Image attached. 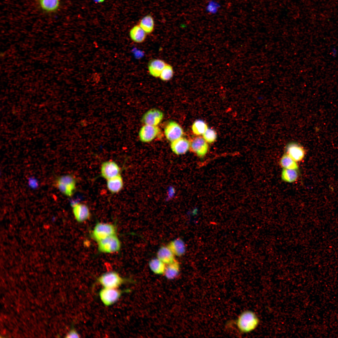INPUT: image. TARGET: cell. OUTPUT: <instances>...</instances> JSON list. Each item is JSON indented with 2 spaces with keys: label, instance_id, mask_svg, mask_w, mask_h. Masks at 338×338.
Segmentation results:
<instances>
[{
  "label": "cell",
  "instance_id": "cell-27",
  "mask_svg": "<svg viewBox=\"0 0 338 338\" xmlns=\"http://www.w3.org/2000/svg\"><path fill=\"white\" fill-rule=\"evenodd\" d=\"M174 74L173 67L171 65L167 63L162 70L159 78L163 81H168L172 78Z\"/></svg>",
  "mask_w": 338,
  "mask_h": 338
},
{
  "label": "cell",
  "instance_id": "cell-31",
  "mask_svg": "<svg viewBox=\"0 0 338 338\" xmlns=\"http://www.w3.org/2000/svg\"><path fill=\"white\" fill-rule=\"evenodd\" d=\"M331 52L333 56H336L337 54V51L336 48H333L331 50Z\"/></svg>",
  "mask_w": 338,
  "mask_h": 338
},
{
  "label": "cell",
  "instance_id": "cell-2",
  "mask_svg": "<svg viewBox=\"0 0 338 338\" xmlns=\"http://www.w3.org/2000/svg\"><path fill=\"white\" fill-rule=\"evenodd\" d=\"M96 281L103 288H117L122 284L131 282V280L123 278L116 272L111 271L103 274L97 279Z\"/></svg>",
  "mask_w": 338,
  "mask_h": 338
},
{
  "label": "cell",
  "instance_id": "cell-20",
  "mask_svg": "<svg viewBox=\"0 0 338 338\" xmlns=\"http://www.w3.org/2000/svg\"><path fill=\"white\" fill-rule=\"evenodd\" d=\"M167 246L175 256H180L185 252V244L181 238H177L171 241Z\"/></svg>",
  "mask_w": 338,
  "mask_h": 338
},
{
  "label": "cell",
  "instance_id": "cell-28",
  "mask_svg": "<svg viewBox=\"0 0 338 338\" xmlns=\"http://www.w3.org/2000/svg\"><path fill=\"white\" fill-rule=\"evenodd\" d=\"M203 137L207 142L211 143L214 142L216 140L217 138V134L213 130L208 128L203 134Z\"/></svg>",
  "mask_w": 338,
  "mask_h": 338
},
{
  "label": "cell",
  "instance_id": "cell-29",
  "mask_svg": "<svg viewBox=\"0 0 338 338\" xmlns=\"http://www.w3.org/2000/svg\"><path fill=\"white\" fill-rule=\"evenodd\" d=\"M66 338H79V335L75 329L72 327L66 335Z\"/></svg>",
  "mask_w": 338,
  "mask_h": 338
},
{
  "label": "cell",
  "instance_id": "cell-22",
  "mask_svg": "<svg viewBox=\"0 0 338 338\" xmlns=\"http://www.w3.org/2000/svg\"><path fill=\"white\" fill-rule=\"evenodd\" d=\"M166 265L158 258L152 259L149 263L151 270L155 274L159 275L164 274Z\"/></svg>",
  "mask_w": 338,
  "mask_h": 338
},
{
  "label": "cell",
  "instance_id": "cell-1",
  "mask_svg": "<svg viewBox=\"0 0 338 338\" xmlns=\"http://www.w3.org/2000/svg\"><path fill=\"white\" fill-rule=\"evenodd\" d=\"M260 319L256 313L251 310L242 312L236 321V326L241 333H248L254 330L259 326Z\"/></svg>",
  "mask_w": 338,
  "mask_h": 338
},
{
  "label": "cell",
  "instance_id": "cell-12",
  "mask_svg": "<svg viewBox=\"0 0 338 338\" xmlns=\"http://www.w3.org/2000/svg\"><path fill=\"white\" fill-rule=\"evenodd\" d=\"M286 154L296 162L302 161L305 155L304 148L295 143L289 144L286 147Z\"/></svg>",
  "mask_w": 338,
  "mask_h": 338
},
{
  "label": "cell",
  "instance_id": "cell-11",
  "mask_svg": "<svg viewBox=\"0 0 338 338\" xmlns=\"http://www.w3.org/2000/svg\"><path fill=\"white\" fill-rule=\"evenodd\" d=\"M164 133L166 138L172 141L182 137L183 131L181 127L177 123L171 121L166 126Z\"/></svg>",
  "mask_w": 338,
  "mask_h": 338
},
{
  "label": "cell",
  "instance_id": "cell-32",
  "mask_svg": "<svg viewBox=\"0 0 338 338\" xmlns=\"http://www.w3.org/2000/svg\"><path fill=\"white\" fill-rule=\"evenodd\" d=\"M95 3H101L103 2L105 0H93Z\"/></svg>",
  "mask_w": 338,
  "mask_h": 338
},
{
  "label": "cell",
  "instance_id": "cell-19",
  "mask_svg": "<svg viewBox=\"0 0 338 338\" xmlns=\"http://www.w3.org/2000/svg\"><path fill=\"white\" fill-rule=\"evenodd\" d=\"M180 265L178 262L175 260L173 262L166 264L164 274L165 277L169 280H172L178 275Z\"/></svg>",
  "mask_w": 338,
  "mask_h": 338
},
{
  "label": "cell",
  "instance_id": "cell-9",
  "mask_svg": "<svg viewBox=\"0 0 338 338\" xmlns=\"http://www.w3.org/2000/svg\"><path fill=\"white\" fill-rule=\"evenodd\" d=\"M163 115V112L160 110L152 109L143 115L141 121L145 125L156 126L162 120Z\"/></svg>",
  "mask_w": 338,
  "mask_h": 338
},
{
  "label": "cell",
  "instance_id": "cell-5",
  "mask_svg": "<svg viewBox=\"0 0 338 338\" xmlns=\"http://www.w3.org/2000/svg\"><path fill=\"white\" fill-rule=\"evenodd\" d=\"M99 251L105 253H113L118 252L121 243L116 234L112 235L97 242Z\"/></svg>",
  "mask_w": 338,
  "mask_h": 338
},
{
  "label": "cell",
  "instance_id": "cell-3",
  "mask_svg": "<svg viewBox=\"0 0 338 338\" xmlns=\"http://www.w3.org/2000/svg\"><path fill=\"white\" fill-rule=\"evenodd\" d=\"M54 185L63 194L70 197L75 190L76 181L73 176L67 175L56 178Z\"/></svg>",
  "mask_w": 338,
  "mask_h": 338
},
{
  "label": "cell",
  "instance_id": "cell-17",
  "mask_svg": "<svg viewBox=\"0 0 338 338\" xmlns=\"http://www.w3.org/2000/svg\"><path fill=\"white\" fill-rule=\"evenodd\" d=\"M130 36L131 39L137 43L143 42L146 39V33L138 25L134 26L130 30Z\"/></svg>",
  "mask_w": 338,
  "mask_h": 338
},
{
  "label": "cell",
  "instance_id": "cell-14",
  "mask_svg": "<svg viewBox=\"0 0 338 338\" xmlns=\"http://www.w3.org/2000/svg\"><path fill=\"white\" fill-rule=\"evenodd\" d=\"M166 64L164 61L160 59H155L151 60L148 64V69L149 74L154 77H159L162 70Z\"/></svg>",
  "mask_w": 338,
  "mask_h": 338
},
{
  "label": "cell",
  "instance_id": "cell-24",
  "mask_svg": "<svg viewBox=\"0 0 338 338\" xmlns=\"http://www.w3.org/2000/svg\"><path fill=\"white\" fill-rule=\"evenodd\" d=\"M280 165L283 169L298 170V166L297 162L294 160L288 155H284L279 161Z\"/></svg>",
  "mask_w": 338,
  "mask_h": 338
},
{
  "label": "cell",
  "instance_id": "cell-16",
  "mask_svg": "<svg viewBox=\"0 0 338 338\" xmlns=\"http://www.w3.org/2000/svg\"><path fill=\"white\" fill-rule=\"evenodd\" d=\"M175 256L167 246L161 247L157 253V258L166 265L172 263L175 260Z\"/></svg>",
  "mask_w": 338,
  "mask_h": 338
},
{
  "label": "cell",
  "instance_id": "cell-10",
  "mask_svg": "<svg viewBox=\"0 0 338 338\" xmlns=\"http://www.w3.org/2000/svg\"><path fill=\"white\" fill-rule=\"evenodd\" d=\"M160 132V128L156 126L145 125L140 130L139 138L143 142H149L154 139Z\"/></svg>",
  "mask_w": 338,
  "mask_h": 338
},
{
  "label": "cell",
  "instance_id": "cell-21",
  "mask_svg": "<svg viewBox=\"0 0 338 338\" xmlns=\"http://www.w3.org/2000/svg\"><path fill=\"white\" fill-rule=\"evenodd\" d=\"M138 25L147 34H151L154 29V20L150 14H147L142 18L140 21Z\"/></svg>",
  "mask_w": 338,
  "mask_h": 338
},
{
  "label": "cell",
  "instance_id": "cell-25",
  "mask_svg": "<svg viewBox=\"0 0 338 338\" xmlns=\"http://www.w3.org/2000/svg\"><path fill=\"white\" fill-rule=\"evenodd\" d=\"M41 8L47 12L56 10L59 5V0H39Z\"/></svg>",
  "mask_w": 338,
  "mask_h": 338
},
{
  "label": "cell",
  "instance_id": "cell-26",
  "mask_svg": "<svg viewBox=\"0 0 338 338\" xmlns=\"http://www.w3.org/2000/svg\"><path fill=\"white\" fill-rule=\"evenodd\" d=\"M192 129L194 134L199 135H203L208 128L207 124L204 121L197 120L193 123Z\"/></svg>",
  "mask_w": 338,
  "mask_h": 338
},
{
  "label": "cell",
  "instance_id": "cell-8",
  "mask_svg": "<svg viewBox=\"0 0 338 338\" xmlns=\"http://www.w3.org/2000/svg\"><path fill=\"white\" fill-rule=\"evenodd\" d=\"M190 149L198 156L202 157L207 153L208 146L203 137L198 136L193 139L190 142Z\"/></svg>",
  "mask_w": 338,
  "mask_h": 338
},
{
  "label": "cell",
  "instance_id": "cell-30",
  "mask_svg": "<svg viewBox=\"0 0 338 338\" xmlns=\"http://www.w3.org/2000/svg\"><path fill=\"white\" fill-rule=\"evenodd\" d=\"M28 182L30 187L33 188H37L38 186L37 181L33 178H30Z\"/></svg>",
  "mask_w": 338,
  "mask_h": 338
},
{
  "label": "cell",
  "instance_id": "cell-18",
  "mask_svg": "<svg viewBox=\"0 0 338 338\" xmlns=\"http://www.w3.org/2000/svg\"><path fill=\"white\" fill-rule=\"evenodd\" d=\"M123 185V179L120 174L107 180V187L111 193L119 192L122 188Z\"/></svg>",
  "mask_w": 338,
  "mask_h": 338
},
{
  "label": "cell",
  "instance_id": "cell-15",
  "mask_svg": "<svg viewBox=\"0 0 338 338\" xmlns=\"http://www.w3.org/2000/svg\"><path fill=\"white\" fill-rule=\"evenodd\" d=\"M190 142L186 139L181 137L171 141V147L173 152L179 155L186 153L190 149Z\"/></svg>",
  "mask_w": 338,
  "mask_h": 338
},
{
  "label": "cell",
  "instance_id": "cell-23",
  "mask_svg": "<svg viewBox=\"0 0 338 338\" xmlns=\"http://www.w3.org/2000/svg\"><path fill=\"white\" fill-rule=\"evenodd\" d=\"M299 173L298 170L283 169L281 173V178L283 181L289 183L295 182L298 178Z\"/></svg>",
  "mask_w": 338,
  "mask_h": 338
},
{
  "label": "cell",
  "instance_id": "cell-6",
  "mask_svg": "<svg viewBox=\"0 0 338 338\" xmlns=\"http://www.w3.org/2000/svg\"><path fill=\"white\" fill-rule=\"evenodd\" d=\"M130 291L128 289L121 290L117 288H103L100 291L99 295L103 304L109 306L116 302L123 293Z\"/></svg>",
  "mask_w": 338,
  "mask_h": 338
},
{
  "label": "cell",
  "instance_id": "cell-7",
  "mask_svg": "<svg viewBox=\"0 0 338 338\" xmlns=\"http://www.w3.org/2000/svg\"><path fill=\"white\" fill-rule=\"evenodd\" d=\"M120 170L116 162L113 161H107L103 162L101 165V175L107 180L120 174Z\"/></svg>",
  "mask_w": 338,
  "mask_h": 338
},
{
  "label": "cell",
  "instance_id": "cell-4",
  "mask_svg": "<svg viewBox=\"0 0 338 338\" xmlns=\"http://www.w3.org/2000/svg\"><path fill=\"white\" fill-rule=\"evenodd\" d=\"M115 226L113 224L98 223L92 231L91 236L95 241L98 242L110 236L116 234Z\"/></svg>",
  "mask_w": 338,
  "mask_h": 338
},
{
  "label": "cell",
  "instance_id": "cell-13",
  "mask_svg": "<svg viewBox=\"0 0 338 338\" xmlns=\"http://www.w3.org/2000/svg\"><path fill=\"white\" fill-rule=\"evenodd\" d=\"M72 207L74 216L78 222L80 223L83 222L90 218V211L88 207L85 204L78 203Z\"/></svg>",
  "mask_w": 338,
  "mask_h": 338
}]
</instances>
